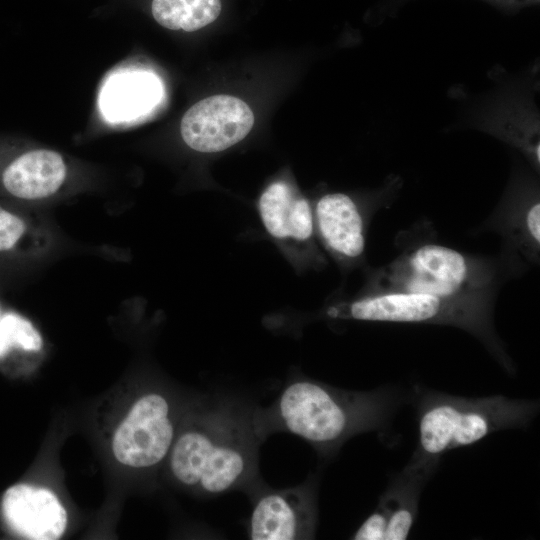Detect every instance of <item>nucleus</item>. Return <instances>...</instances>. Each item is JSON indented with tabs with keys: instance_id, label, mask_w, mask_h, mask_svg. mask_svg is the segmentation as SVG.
<instances>
[{
	"instance_id": "obj_1",
	"label": "nucleus",
	"mask_w": 540,
	"mask_h": 540,
	"mask_svg": "<svg viewBox=\"0 0 540 540\" xmlns=\"http://www.w3.org/2000/svg\"><path fill=\"white\" fill-rule=\"evenodd\" d=\"M402 400L392 387L350 391L299 378L289 382L269 407L253 411L249 420L261 441L271 433L287 432L328 457L357 434L384 433Z\"/></svg>"
},
{
	"instance_id": "obj_2",
	"label": "nucleus",
	"mask_w": 540,
	"mask_h": 540,
	"mask_svg": "<svg viewBox=\"0 0 540 540\" xmlns=\"http://www.w3.org/2000/svg\"><path fill=\"white\" fill-rule=\"evenodd\" d=\"M395 245L397 256L370 270L362 291L496 300L504 283L524 271L501 252L497 256L471 254L441 243L426 220L400 231Z\"/></svg>"
},
{
	"instance_id": "obj_3",
	"label": "nucleus",
	"mask_w": 540,
	"mask_h": 540,
	"mask_svg": "<svg viewBox=\"0 0 540 540\" xmlns=\"http://www.w3.org/2000/svg\"><path fill=\"white\" fill-rule=\"evenodd\" d=\"M260 442L249 416L212 406L173 442L170 470L187 488L223 494L253 481Z\"/></svg>"
},
{
	"instance_id": "obj_4",
	"label": "nucleus",
	"mask_w": 540,
	"mask_h": 540,
	"mask_svg": "<svg viewBox=\"0 0 540 540\" xmlns=\"http://www.w3.org/2000/svg\"><path fill=\"white\" fill-rule=\"evenodd\" d=\"M496 300L443 297L400 290L361 291L329 305L333 319L452 326L477 338L509 374L515 368L494 323Z\"/></svg>"
},
{
	"instance_id": "obj_5",
	"label": "nucleus",
	"mask_w": 540,
	"mask_h": 540,
	"mask_svg": "<svg viewBox=\"0 0 540 540\" xmlns=\"http://www.w3.org/2000/svg\"><path fill=\"white\" fill-rule=\"evenodd\" d=\"M412 400L418 421L413 460H440L446 452L472 445L492 433L525 428L539 410L535 400L503 395L464 398L416 387Z\"/></svg>"
},
{
	"instance_id": "obj_6",
	"label": "nucleus",
	"mask_w": 540,
	"mask_h": 540,
	"mask_svg": "<svg viewBox=\"0 0 540 540\" xmlns=\"http://www.w3.org/2000/svg\"><path fill=\"white\" fill-rule=\"evenodd\" d=\"M401 186V178L390 175L363 198L343 192L319 197L313 209L315 229L341 266L352 268L364 263L370 221L378 210L392 205Z\"/></svg>"
},
{
	"instance_id": "obj_7",
	"label": "nucleus",
	"mask_w": 540,
	"mask_h": 540,
	"mask_svg": "<svg viewBox=\"0 0 540 540\" xmlns=\"http://www.w3.org/2000/svg\"><path fill=\"white\" fill-rule=\"evenodd\" d=\"M494 232L502 241L501 253L524 271L540 262V189L536 176L523 167L511 175L491 214L476 229Z\"/></svg>"
},
{
	"instance_id": "obj_8",
	"label": "nucleus",
	"mask_w": 540,
	"mask_h": 540,
	"mask_svg": "<svg viewBox=\"0 0 540 540\" xmlns=\"http://www.w3.org/2000/svg\"><path fill=\"white\" fill-rule=\"evenodd\" d=\"M171 407L162 394L141 396L115 431L112 450L122 464L149 468L160 463L174 442Z\"/></svg>"
},
{
	"instance_id": "obj_9",
	"label": "nucleus",
	"mask_w": 540,
	"mask_h": 540,
	"mask_svg": "<svg viewBox=\"0 0 540 540\" xmlns=\"http://www.w3.org/2000/svg\"><path fill=\"white\" fill-rule=\"evenodd\" d=\"M318 522L313 482L269 490L255 501L248 524L252 540L313 539Z\"/></svg>"
},
{
	"instance_id": "obj_10",
	"label": "nucleus",
	"mask_w": 540,
	"mask_h": 540,
	"mask_svg": "<svg viewBox=\"0 0 540 540\" xmlns=\"http://www.w3.org/2000/svg\"><path fill=\"white\" fill-rule=\"evenodd\" d=\"M254 115L241 99L214 95L190 107L181 120L184 142L202 153L223 151L240 142L250 132Z\"/></svg>"
},
{
	"instance_id": "obj_11",
	"label": "nucleus",
	"mask_w": 540,
	"mask_h": 540,
	"mask_svg": "<svg viewBox=\"0 0 540 540\" xmlns=\"http://www.w3.org/2000/svg\"><path fill=\"white\" fill-rule=\"evenodd\" d=\"M537 107L527 91L506 88L495 94L473 116V124L518 149L536 172L540 169Z\"/></svg>"
},
{
	"instance_id": "obj_12",
	"label": "nucleus",
	"mask_w": 540,
	"mask_h": 540,
	"mask_svg": "<svg viewBox=\"0 0 540 540\" xmlns=\"http://www.w3.org/2000/svg\"><path fill=\"white\" fill-rule=\"evenodd\" d=\"M2 511L9 527L27 539H59L67 525L66 510L56 495L28 484L14 485L5 492Z\"/></svg>"
},
{
	"instance_id": "obj_13",
	"label": "nucleus",
	"mask_w": 540,
	"mask_h": 540,
	"mask_svg": "<svg viewBox=\"0 0 540 540\" xmlns=\"http://www.w3.org/2000/svg\"><path fill=\"white\" fill-rule=\"evenodd\" d=\"M67 166L56 151L34 149L14 158L3 170L1 182L10 195L23 200H41L59 191Z\"/></svg>"
},
{
	"instance_id": "obj_14",
	"label": "nucleus",
	"mask_w": 540,
	"mask_h": 540,
	"mask_svg": "<svg viewBox=\"0 0 540 540\" xmlns=\"http://www.w3.org/2000/svg\"><path fill=\"white\" fill-rule=\"evenodd\" d=\"M258 210L263 226L274 238L311 243L315 225L306 197L284 181L271 183L261 194Z\"/></svg>"
},
{
	"instance_id": "obj_15",
	"label": "nucleus",
	"mask_w": 540,
	"mask_h": 540,
	"mask_svg": "<svg viewBox=\"0 0 540 540\" xmlns=\"http://www.w3.org/2000/svg\"><path fill=\"white\" fill-rule=\"evenodd\" d=\"M437 459H410L392 476L378 503L388 514L385 540L407 539L417 517L421 492L439 465Z\"/></svg>"
},
{
	"instance_id": "obj_16",
	"label": "nucleus",
	"mask_w": 540,
	"mask_h": 540,
	"mask_svg": "<svg viewBox=\"0 0 540 540\" xmlns=\"http://www.w3.org/2000/svg\"><path fill=\"white\" fill-rule=\"evenodd\" d=\"M161 95L159 80L144 71L112 75L102 88L100 107L110 121H126L151 109Z\"/></svg>"
},
{
	"instance_id": "obj_17",
	"label": "nucleus",
	"mask_w": 540,
	"mask_h": 540,
	"mask_svg": "<svg viewBox=\"0 0 540 540\" xmlns=\"http://www.w3.org/2000/svg\"><path fill=\"white\" fill-rule=\"evenodd\" d=\"M150 8L162 27L192 32L214 22L222 6L220 0H152Z\"/></svg>"
},
{
	"instance_id": "obj_18",
	"label": "nucleus",
	"mask_w": 540,
	"mask_h": 540,
	"mask_svg": "<svg viewBox=\"0 0 540 540\" xmlns=\"http://www.w3.org/2000/svg\"><path fill=\"white\" fill-rule=\"evenodd\" d=\"M48 242L44 231L0 205V254H36L45 251Z\"/></svg>"
},
{
	"instance_id": "obj_19",
	"label": "nucleus",
	"mask_w": 540,
	"mask_h": 540,
	"mask_svg": "<svg viewBox=\"0 0 540 540\" xmlns=\"http://www.w3.org/2000/svg\"><path fill=\"white\" fill-rule=\"evenodd\" d=\"M43 340L39 331L25 317L7 312L0 318V360L12 350L38 352Z\"/></svg>"
},
{
	"instance_id": "obj_20",
	"label": "nucleus",
	"mask_w": 540,
	"mask_h": 540,
	"mask_svg": "<svg viewBox=\"0 0 540 540\" xmlns=\"http://www.w3.org/2000/svg\"><path fill=\"white\" fill-rule=\"evenodd\" d=\"M388 514L378 503L375 510L362 522L352 535L355 540H385Z\"/></svg>"
},
{
	"instance_id": "obj_21",
	"label": "nucleus",
	"mask_w": 540,
	"mask_h": 540,
	"mask_svg": "<svg viewBox=\"0 0 540 540\" xmlns=\"http://www.w3.org/2000/svg\"><path fill=\"white\" fill-rule=\"evenodd\" d=\"M495 7L506 11L514 12L530 5H536L540 0H484Z\"/></svg>"
},
{
	"instance_id": "obj_22",
	"label": "nucleus",
	"mask_w": 540,
	"mask_h": 540,
	"mask_svg": "<svg viewBox=\"0 0 540 540\" xmlns=\"http://www.w3.org/2000/svg\"><path fill=\"white\" fill-rule=\"evenodd\" d=\"M1 316H2V313H1V308H0V318H1Z\"/></svg>"
}]
</instances>
